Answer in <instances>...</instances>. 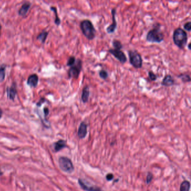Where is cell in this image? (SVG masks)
Returning a JSON list of instances; mask_svg holds the SVG:
<instances>
[{
  "label": "cell",
  "mask_w": 191,
  "mask_h": 191,
  "mask_svg": "<svg viewBox=\"0 0 191 191\" xmlns=\"http://www.w3.org/2000/svg\"><path fill=\"white\" fill-rule=\"evenodd\" d=\"M161 25L156 23L154 28L150 30L146 35V40L151 43H160L164 39V35L160 29Z\"/></svg>",
  "instance_id": "1"
},
{
  "label": "cell",
  "mask_w": 191,
  "mask_h": 191,
  "mask_svg": "<svg viewBox=\"0 0 191 191\" xmlns=\"http://www.w3.org/2000/svg\"><path fill=\"white\" fill-rule=\"evenodd\" d=\"M173 40L177 47L183 49L187 44V33L184 30L178 28L173 32Z\"/></svg>",
  "instance_id": "2"
},
{
  "label": "cell",
  "mask_w": 191,
  "mask_h": 191,
  "mask_svg": "<svg viewBox=\"0 0 191 191\" xmlns=\"http://www.w3.org/2000/svg\"><path fill=\"white\" fill-rule=\"evenodd\" d=\"M80 27L82 33L88 40H92L96 37V30L90 20L88 19L82 20L80 22Z\"/></svg>",
  "instance_id": "3"
},
{
  "label": "cell",
  "mask_w": 191,
  "mask_h": 191,
  "mask_svg": "<svg viewBox=\"0 0 191 191\" xmlns=\"http://www.w3.org/2000/svg\"><path fill=\"white\" fill-rule=\"evenodd\" d=\"M128 53L131 64L136 69L141 68L143 64V60L140 53L135 50H130Z\"/></svg>",
  "instance_id": "4"
},
{
  "label": "cell",
  "mask_w": 191,
  "mask_h": 191,
  "mask_svg": "<svg viewBox=\"0 0 191 191\" xmlns=\"http://www.w3.org/2000/svg\"><path fill=\"white\" fill-rule=\"evenodd\" d=\"M82 63L80 59H77L73 66L70 67L68 72V75L70 78L77 79L82 70Z\"/></svg>",
  "instance_id": "5"
},
{
  "label": "cell",
  "mask_w": 191,
  "mask_h": 191,
  "mask_svg": "<svg viewBox=\"0 0 191 191\" xmlns=\"http://www.w3.org/2000/svg\"><path fill=\"white\" fill-rule=\"evenodd\" d=\"M59 165L60 168L65 172L71 173L74 171V165L69 158L61 157L59 159Z\"/></svg>",
  "instance_id": "6"
},
{
  "label": "cell",
  "mask_w": 191,
  "mask_h": 191,
  "mask_svg": "<svg viewBox=\"0 0 191 191\" xmlns=\"http://www.w3.org/2000/svg\"><path fill=\"white\" fill-rule=\"evenodd\" d=\"M108 52L112 55H113V57L117 59L118 61H119L122 64H124L127 60L126 55H125L124 52H122L121 50L110 49L108 50Z\"/></svg>",
  "instance_id": "7"
},
{
  "label": "cell",
  "mask_w": 191,
  "mask_h": 191,
  "mask_svg": "<svg viewBox=\"0 0 191 191\" xmlns=\"http://www.w3.org/2000/svg\"><path fill=\"white\" fill-rule=\"evenodd\" d=\"M111 14L112 16V23L108 26L106 29V31L108 34L114 33L117 28V22L116 20L117 9L113 8L111 10Z\"/></svg>",
  "instance_id": "8"
},
{
  "label": "cell",
  "mask_w": 191,
  "mask_h": 191,
  "mask_svg": "<svg viewBox=\"0 0 191 191\" xmlns=\"http://www.w3.org/2000/svg\"><path fill=\"white\" fill-rule=\"evenodd\" d=\"M79 184H80L81 188L85 191H104L100 188L94 185H92L86 182L84 180L79 179L78 180Z\"/></svg>",
  "instance_id": "9"
},
{
  "label": "cell",
  "mask_w": 191,
  "mask_h": 191,
  "mask_svg": "<svg viewBox=\"0 0 191 191\" xmlns=\"http://www.w3.org/2000/svg\"><path fill=\"white\" fill-rule=\"evenodd\" d=\"M87 134H88V125L85 122H82L78 129L77 136L80 139H83L86 136Z\"/></svg>",
  "instance_id": "10"
},
{
  "label": "cell",
  "mask_w": 191,
  "mask_h": 191,
  "mask_svg": "<svg viewBox=\"0 0 191 191\" xmlns=\"http://www.w3.org/2000/svg\"><path fill=\"white\" fill-rule=\"evenodd\" d=\"M31 6H32V4L29 1L24 2L18 11V15L20 16L24 17L27 15Z\"/></svg>",
  "instance_id": "11"
},
{
  "label": "cell",
  "mask_w": 191,
  "mask_h": 191,
  "mask_svg": "<svg viewBox=\"0 0 191 191\" xmlns=\"http://www.w3.org/2000/svg\"><path fill=\"white\" fill-rule=\"evenodd\" d=\"M175 84V80L170 75H166L163 78L162 82V85L165 87H170Z\"/></svg>",
  "instance_id": "12"
},
{
  "label": "cell",
  "mask_w": 191,
  "mask_h": 191,
  "mask_svg": "<svg viewBox=\"0 0 191 191\" xmlns=\"http://www.w3.org/2000/svg\"><path fill=\"white\" fill-rule=\"evenodd\" d=\"M38 81H39L38 76H37V74H34L30 76L28 78L27 84L29 85L30 87H37V85H38Z\"/></svg>",
  "instance_id": "13"
},
{
  "label": "cell",
  "mask_w": 191,
  "mask_h": 191,
  "mask_svg": "<svg viewBox=\"0 0 191 191\" xmlns=\"http://www.w3.org/2000/svg\"><path fill=\"white\" fill-rule=\"evenodd\" d=\"M7 93H8V96L9 99L12 101L15 99V96L17 93L16 86L15 83H14L10 87H8V88Z\"/></svg>",
  "instance_id": "14"
},
{
  "label": "cell",
  "mask_w": 191,
  "mask_h": 191,
  "mask_svg": "<svg viewBox=\"0 0 191 191\" xmlns=\"http://www.w3.org/2000/svg\"><path fill=\"white\" fill-rule=\"evenodd\" d=\"M90 96V89L88 86H85L82 89L81 94V100L84 103H86L88 101L89 98Z\"/></svg>",
  "instance_id": "15"
},
{
  "label": "cell",
  "mask_w": 191,
  "mask_h": 191,
  "mask_svg": "<svg viewBox=\"0 0 191 191\" xmlns=\"http://www.w3.org/2000/svg\"><path fill=\"white\" fill-rule=\"evenodd\" d=\"M66 147V141L63 140H59L55 144V151L62 150L63 148Z\"/></svg>",
  "instance_id": "16"
},
{
  "label": "cell",
  "mask_w": 191,
  "mask_h": 191,
  "mask_svg": "<svg viewBox=\"0 0 191 191\" xmlns=\"http://www.w3.org/2000/svg\"><path fill=\"white\" fill-rule=\"evenodd\" d=\"M48 35V32H47L45 30H44L37 36V39L39 41H40L42 43L44 44L45 41L46 40V39H47V38Z\"/></svg>",
  "instance_id": "17"
},
{
  "label": "cell",
  "mask_w": 191,
  "mask_h": 191,
  "mask_svg": "<svg viewBox=\"0 0 191 191\" xmlns=\"http://www.w3.org/2000/svg\"><path fill=\"white\" fill-rule=\"evenodd\" d=\"M190 186V182L188 180H184L180 184V191H189Z\"/></svg>",
  "instance_id": "18"
},
{
  "label": "cell",
  "mask_w": 191,
  "mask_h": 191,
  "mask_svg": "<svg viewBox=\"0 0 191 191\" xmlns=\"http://www.w3.org/2000/svg\"><path fill=\"white\" fill-rule=\"evenodd\" d=\"M51 10L53 11L55 15V23L57 26H59L61 24V20L59 17L58 13H57V10L55 7H51Z\"/></svg>",
  "instance_id": "19"
},
{
  "label": "cell",
  "mask_w": 191,
  "mask_h": 191,
  "mask_svg": "<svg viewBox=\"0 0 191 191\" xmlns=\"http://www.w3.org/2000/svg\"><path fill=\"white\" fill-rule=\"evenodd\" d=\"M178 77L180 78L184 83H188L191 82L190 76L187 74H180L178 76Z\"/></svg>",
  "instance_id": "20"
},
{
  "label": "cell",
  "mask_w": 191,
  "mask_h": 191,
  "mask_svg": "<svg viewBox=\"0 0 191 191\" xmlns=\"http://www.w3.org/2000/svg\"><path fill=\"white\" fill-rule=\"evenodd\" d=\"M5 70H6V66L4 64L0 66V82H3L5 79Z\"/></svg>",
  "instance_id": "21"
},
{
  "label": "cell",
  "mask_w": 191,
  "mask_h": 191,
  "mask_svg": "<svg viewBox=\"0 0 191 191\" xmlns=\"http://www.w3.org/2000/svg\"><path fill=\"white\" fill-rule=\"evenodd\" d=\"M112 45L113 47H114V49H118V50H121V49L123 48V45L121 43L120 41L118 40L117 39H114L112 41Z\"/></svg>",
  "instance_id": "22"
},
{
  "label": "cell",
  "mask_w": 191,
  "mask_h": 191,
  "mask_svg": "<svg viewBox=\"0 0 191 191\" xmlns=\"http://www.w3.org/2000/svg\"><path fill=\"white\" fill-rule=\"evenodd\" d=\"M99 75L100 77L102 79H106L107 78H108L109 75L108 73L107 72V71L106 70H101L99 73Z\"/></svg>",
  "instance_id": "23"
},
{
  "label": "cell",
  "mask_w": 191,
  "mask_h": 191,
  "mask_svg": "<svg viewBox=\"0 0 191 191\" xmlns=\"http://www.w3.org/2000/svg\"><path fill=\"white\" fill-rule=\"evenodd\" d=\"M76 58L74 56H71L68 59V61L67 63V66H73L74 64L76 62Z\"/></svg>",
  "instance_id": "24"
},
{
  "label": "cell",
  "mask_w": 191,
  "mask_h": 191,
  "mask_svg": "<svg viewBox=\"0 0 191 191\" xmlns=\"http://www.w3.org/2000/svg\"><path fill=\"white\" fill-rule=\"evenodd\" d=\"M149 78L151 81H155L157 79V76L152 71L149 72Z\"/></svg>",
  "instance_id": "25"
},
{
  "label": "cell",
  "mask_w": 191,
  "mask_h": 191,
  "mask_svg": "<svg viewBox=\"0 0 191 191\" xmlns=\"http://www.w3.org/2000/svg\"><path fill=\"white\" fill-rule=\"evenodd\" d=\"M184 29L185 30L187 31L188 32H190L191 30V21H188V22H186L184 24Z\"/></svg>",
  "instance_id": "26"
},
{
  "label": "cell",
  "mask_w": 191,
  "mask_h": 191,
  "mask_svg": "<svg viewBox=\"0 0 191 191\" xmlns=\"http://www.w3.org/2000/svg\"><path fill=\"white\" fill-rule=\"evenodd\" d=\"M152 178H153V176L152 174L151 173H148L147 176H146V183L149 184L151 182V180H152Z\"/></svg>",
  "instance_id": "27"
},
{
  "label": "cell",
  "mask_w": 191,
  "mask_h": 191,
  "mask_svg": "<svg viewBox=\"0 0 191 191\" xmlns=\"http://www.w3.org/2000/svg\"><path fill=\"white\" fill-rule=\"evenodd\" d=\"M113 178H114V176H113V175L112 173H108L106 176V179L108 181L112 180L113 179Z\"/></svg>",
  "instance_id": "28"
},
{
  "label": "cell",
  "mask_w": 191,
  "mask_h": 191,
  "mask_svg": "<svg viewBox=\"0 0 191 191\" xmlns=\"http://www.w3.org/2000/svg\"><path fill=\"white\" fill-rule=\"evenodd\" d=\"M49 110H48V108H47V107H45V108H44V114L45 117H46V116H47L48 115V114H49Z\"/></svg>",
  "instance_id": "29"
},
{
  "label": "cell",
  "mask_w": 191,
  "mask_h": 191,
  "mask_svg": "<svg viewBox=\"0 0 191 191\" xmlns=\"http://www.w3.org/2000/svg\"><path fill=\"white\" fill-rule=\"evenodd\" d=\"M2 114H3V111L1 110V108H0V119L2 118Z\"/></svg>",
  "instance_id": "30"
},
{
  "label": "cell",
  "mask_w": 191,
  "mask_h": 191,
  "mask_svg": "<svg viewBox=\"0 0 191 191\" xmlns=\"http://www.w3.org/2000/svg\"><path fill=\"white\" fill-rule=\"evenodd\" d=\"M188 49L189 50H191V43H189V44H188Z\"/></svg>",
  "instance_id": "31"
},
{
  "label": "cell",
  "mask_w": 191,
  "mask_h": 191,
  "mask_svg": "<svg viewBox=\"0 0 191 191\" xmlns=\"http://www.w3.org/2000/svg\"><path fill=\"white\" fill-rule=\"evenodd\" d=\"M1 29H2V26H1V25L0 24V36H1Z\"/></svg>",
  "instance_id": "32"
},
{
  "label": "cell",
  "mask_w": 191,
  "mask_h": 191,
  "mask_svg": "<svg viewBox=\"0 0 191 191\" xmlns=\"http://www.w3.org/2000/svg\"><path fill=\"white\" fill-rule=\"evenodd\" d=\"M2 174V172H1V171L0 170V175H1Z\"/></svg>",
  "instance_id": "33"
}]
</instances>
